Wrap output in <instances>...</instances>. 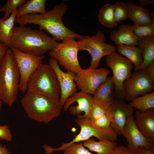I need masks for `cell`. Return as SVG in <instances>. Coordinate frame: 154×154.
<instances>
[{
	"label": "cell",
	"instance_id": "6da1fadb",
	"mask_svg": "<svg viewBox=\"0 0 154 154\" xmlns=\"http://www.w3.org/2000/svg\"><path fill=\"white\" fill-rule=\"evenodd\" d=\"M68 9V6L62 2L44 14H32L16 18L15 23L19 25H38L39 29L46 31L56 41H62L71 38L78 39L88 37L77 34L64 25L62 17Z\"/></svg>",
	"mask_w": 154,
	"mask_h": 154
},
{
	"label": "cell",
	"instance_id": "7a4b0ae2",
	"mask_svg": "<svg viewBox=\"0 0 154 154\" xmlns=\"http://www.w3.org/2000/svg\"><path fill=\"white\" fill-rule=\"evenodd\" d=\"M10 42V48L39 56H44L59 43L42 30L22 25L15 26Z\"/></svg>",
	"mask_w": 154,
	"mask_h": 154
},
{
	"label": "cell",
	"instance_id": "3957f363",
	"mask_svg": "<svg viewBox=\"0 0 154 154\" xmlns=\"http://www.w3.org/2000/svg\"><path fill=\"white\" fill-rule=\"evenodd\" d=\"M21 100L28 117L39 123H47L60 114L63 106L60 100L27 90Z\"/></svg>",
	"mask_w": 154,
	"mask_h": 154
},
{
	"label": "cell",
	"instance_id": "277c9868",
	"mask_svg": "<svg viewBox=\"0 0 154 154\" xmlns=\"http://www.w3.org/2000/svg\"><path fill=\"white\" fill-rule=\"evenodd\" d=\"M20 80L19 72L9 48L0 62V100L10 107L17 99Z\"/></svg>",
	"mask_w": 154,
	"mask_h": 154
},
{
	"label": "cell",
	"instance_id": "5b68a950",
	"mask_svg": "<svg viewBox=\"0 0 154 154\" xmlns=\"http://www.w3.org/2000/svg\"><path fill=\"white\" fill-rule=\"evenodd\" d=\"M27 90L60 100L59 82L54 71L49 64H42L31 75Z\"/></svg>",
	"mask_w": 154,
	"mask_h": 154
},
{
	"label": "cell",
	"instance_id": "8992f818",
	"mask_svg": "<svg viewBox=\"0 0 154 154\" xmlns=\"http://www.w3.org/2000/svg\"><path fill=\"white\" fill-rule=\"evenodd\" d=\"M77 117L75 122L80 127V130L79 133L71 141L62 143L58 147L53 148L47 145L45 148L46 154H51L55 151H63L72 143L86 141L92 137H96L99 140L107 139L116 141L117 139L118 135L111 127L107 129L99 128L94 125L89 119L84 117L81 115Z\"/></svg>",
	"mask_w": 154,
	"mask_h": 154
},
{
	"label": "cell",
	"instance_id": "52a82bcc",
	"mask_svg": "<svg viewBox=\"0 0 154 154\" xmlns=\"http://www.w3.org/2000/svg\"><path fill=\"white\" fill-rule=\"evenodd\" d=\"M106 63L112 72L114 92L117 98L123 100L125 99L123 83L131 76L133 64L127 58L120 55L116 51L106 56Z\"/></svg>",
	"mask_w": 154,
	"mask_h": 154
},
{
	"label": "cell",
	"instance_id": "ba28073f",
	"mask_svg": "<svg viewBox=\"0 0 154 154\" xmlns=\"http://www.w3.org/2000/svg\"><path fill=\"white\" fill-rule=\"evenodd\" d=\"M106 40L105 35L101 31L91 37L78 39L80 50L87 51L91 56L90 65L87 68H98L103 57L116 51L115 46L104 42Z\"/></svg>",
	"mask_w": 154,
	"mask_h": 154
},
{
	"label": "cell",
	"instance_id": "9c48e42d",
	"mask_svg": "<svg viewBox=\"0 0 154 154\" xmlns=\"http://www.w3.org/2000/svg\"><path fill=\"white\" fill-rule=\"evenodd\" d=\"M80 50L79 45L73 38L64 40L48 52L51 58L56 60L58 64L67 71L76 74L82 68L79 62L78 55Z\"/></svg>",
	"mask_w": 154,
	"mask_h": 154
},
{
	"label": "cell",
	"instance_id": "30bf717a",
	"mask_svg": "<svg viewBox=\"0 0 154 154\" xmlns=\"http://www.w3.org/2000/svg\"><path fill=\"white\" fill-rule=\"evenodd\" d=\"M12 51L20 74L19 91L27 90L28 80L42 63L44 56H39L22 52L13 48Z\"/></svg>",
	"mask_w": 154,
	"mask_h": 154
},
{
	"label": "cell",
	"instance_id": "8fae6325",
	"mask_svg": "<svg viewBox=\"0 0 154 154\" xmlns=\"http://www.w3.org/2000/svg\"><path fill=\"white\" fill-rule=\"evenodd\" d=\"M154 88V82L144 70L134 71L123 83L125 99L131 101L139 95L150 93Z\"/></svg>",
	"mask_w": 154,
	"mask_h": 154
},
{
	"label": "cell",
	"instance_id": "7c38bea8",
	"mask_svg": "<svg viewBox=\"0 0 154 154\" xmlns=\"http://www.w3.org/2000/svg\"><path fill=\"white\" fill-rule=\"evenodd\" d=\"M110 73L104 68H82L76 74L75 81L81 91L93 95L100 85L108 77Z\"/></svg>",
	"mask_w": 154,
	"mask_h": 154
},
{
	"label": "cell",
	"instance_id": "4fadbf2b",
	"mask_svg": "<svg viewBox=\"0 0 154 154\" xmlns=\"http://www.w3.org/2000/svg\"><path fill=\"white\" fill-rule=\"evenodd\" d=\"M121 135L126 138L129 149L136 151L140 147L148 149L154 147V141L145 137L137 127L133 114L128 118Z\"/></svg>",
	"mask_w": 154,
	"mask_h": 154
},
{
	"label": "cell",
	"instance_id": "5bb4252c",
	"mask_svg": "<svg viewBox=\"0 0 154 154\" xmlns=\"http://www.w3.org/2000/svg\"><path fill=\"white\" fill-rule=\"evenodd\" d=\"M48 62L54 71L59 82L60 101L63 106L68 98L76 92L77 86L75 81L76 73L71 71L64 72L59 67L58 61L53 58H50Z\"/></svg>",
	"mask_w": 154,
	"mask_h": 154
},
{
	"label": "cell",
	"instance_id": "9a60e30c",
	"mask_svg": "<svg viewBox=\"0 0 154 154\" xmlns=\"http://www.w3.org/2000/svg\"><path fill=\"white\" fill-rule=\"evenodd\" d=\"M108 109L111 116V127L117 135H121L128 117L133 114L134 108L123 100L117 98H113Z\"/></svg>",
	"mask_w": 154,
	"mask_h": 154
},
{
	"label": "cell",
	"instance_id": "2e32d148",
	"mask_svg": "<svg viewBox=\"0 0 154 154\" xmlns=\"http://www.w3.org/2000/svg\"><path fill=\"white\" fill-rule=\"evenodd\" d=\"M94 103L92 95L81 91L76 92L68 98L63 108L66 111L69 108L70 113L74 115H80L84 118H89L91 110Z\"/></svg>",
	"mask_w": 154,
	"mask_h": 154
},
{
	"label": "cell",
	"instance_id": "e0dca14e",
	"mask_svg": "<svg viewBox=\"0 0 154 154\" xmlns=\"http://www.w3.org/2000/svg\"><path fill=\"white\" fill-rule=\"evenodd\" d=\"M110 39L116 46H136L138 38L134 34L132 25L125 24L119 25L118 29L112 31Z\"/></svg>",
	"mask_w": 154,
	"mask_h": 154
},
{
	"label": "cell",
	"instance_id": "ac0fdd59",
	"mask_svg": "<svg viewBox=\"0 0 154 154\" xmlns=\"http://www.w3.org/2000/svg\"><path fill=\"white\" fill-rule=\"evenodd\" d=\"M135 124L146 137L154 141V110L149 109L144 112L137 110L134 116Z\"/></svg>",
	"mask_w": 154,
	"mask_h": 154
},
{
	"label": "cell",
	"instance_id": "d6986e66",
	"mask_svg": "<svg viewBox=\"0 0 154 154\" xmlns=\"http://www.w3.org/2000/svg\"><path fill=\"white\" fill-rule=\"evenodd\" d=\"M114 88L112 77H108L100 85L93 95L94 102L101 104L108 107L113 99L112 94Z\"/></svg>",
	"mask_w": 154,
	"mask_h": 154
},
{
	"label": "cell",
	"instance_id": "ffe728a7",
	"mask_svg": "<svg viewBox=\"0 0 154 154\" xmlns=\"http://www.w3.org/2000/svg\"><path fill=\"white\" fill-rule=\"evenodd\" d=\"M136 46L140 50L143 59L139 70H144L154 61V36L138 38Z\"/></svg>",
	"mask_w": 154,
	"mask_h": 154
},
{
	"label": "cell",
	"instance_id": "44dd1931",
	"mask_svg": "<svg viewBox=\"0 0 154 154\" xmlns=\"http://www.w3.org/2000/svg\"><path fill=\"white\" fill-rule=\"evenodd\" d=\"M128 17L134 23L144 25L154 22L150 15L149 10L144 7L138 5L132 2L127 3Z\"/></svg>",
	"mask_w": 154,
	"mask_h": 154
},
{
	"label": "cell",
	"instance_id": "7402d4cb",
	"mask_svg": "<svg viewBox=\"0 0 154 154\" xmlns=\"http://www.w3.org/2000/svg\"><path fill=\"white\" fill-rule=\"evenodd\" d=\"M116 46L117 53L126 58L132 62L134 66V71L139 70L143 61L139 49L135 46L120 44Z\"/></svg>",
	"mask_w": 154,
	"mask_h": 154
},
{
	"label": "cell",
	"instance_id": "603a6c76",
	"mask_svg": "<svg viewBox=\"0 0 154 154\" xmlns=\"http://www.w3.org/2000/svg\"><path fill=\"white\" fill-rule=\"evenodd\" d=\"M16 11L17 9L7 19H4L3 17L0 18V42L9 48L11 46V38L15 26Z\"/></svg>",
	"mask_w": 154,
	"mask_h": 154
},
{
	"label": "cell",
	"instance_id": "cb8c5ba5",
	"mask_svg": "<svg viewBox=\"0 0 154 154\" xmlns=\"http://www.w3.org/2000/svg\"><path fill=\"white\" fill-rule=\"evenodd\" d=\"M46 0L27 1L17 9L16 18L32 14H43L47 11L45 9Z\"/></svg>",
	"mask_w": 154,
	"mask_h": 154
},
{
	"label": "cell",
	"instance_id": "d4e9b609",
	"mask_svg": "<svg viewBox=\"0 0 154 154\" xmlns=\"http://www.w3.org/2000/svg\"><path fill=\"white\" fill-rule=\"evenodd\" d=\"M84 146L98 154H108L117 145L115 141L104 139L95 141L91 139L84 141Z\"/></svg>",
	"mask_w": 154,
	"mask_h": 154
},
{
	"label": "cell",
	"instance_id": "484cf974",
	"mask_svg": "<svg viewBox=\"0 0 154 154\" xmlns=\"http://www.w3.org/2000/svg\"><path fill=\"white\" fill-rule=\"evenodd\" d=\"M127 105L141 112L154 108V92L146 94L141 96L136 97L129 103Z\"/></svg>",
	"mask_w": 154,
	"mask_h": 154
},
{
	"label": "cell",
	"instance_id": "4316f807",
	"mask_svg": "<svg viewBox=\"0 0 154 154\" xmlns=\"http://www.w3.org/2000/svg\"><path fill=\"white\" fill-rule=\"evenodd\" d=\"M97 18L101 24L109 28L118 26L115 20L113 5L107 4L104 5L100 10Z\"/></svg>",
	"mask_w": 154,
	"mask_h": 154
},
{
	"label": "cell",
	"instance_id": "83f0119b",
	"mask_svg": "<svg viewBox=\"0 0 154 154\" xmlns=\"http://www.w3.org/2000/svg\"><path fill=\"white\" fill-rule=\"evenodd\" d=\"M113 11L116 22L120 23L129 19L128 8L127 3L117 2L113 4Z\"/></svg>",
	"mask_w": 154,
	"mask_h": 154
},
{
	"label": "cell",
	"instance_id": "f1b7e54d",
	"mask_svg": "<svg viewBox=\"0 0 154 154\" xmlns=\"http://www.w3.org/2000/svg\"><path fill=\"white\" fill-rule=\"evenodd\" d=\"M132 26L134 34L138 38L154 36V22L144 25L134 23Z\"/></svg>",
	"mask_w": 154,
	"mask_h": 154
},
{
	"label": "cell",
	"instance_id": "f546056e",
	"mask_svg": "<svg viewBox=\"0 0 154 154\" xmlns=\"http://www.w3.org/2000/svg\"><path fill=\"white\" fill-rule=\"evenodd\" d=\"M27 0H8L0 9V12L5 13L3 18L4 19H7L12 13L18 7L25 3Z\"/></svg>",
	"mask_w": 154,
	"mask_h": 154
},
{
	"label": "cell",
	"instance_id": "4dcf8cb0",
	"mask_svg": "<svg viewBox=\"0 0 154 154\" xmlns=\"http://www.w3.org/2000/svg\"><path fill=\"white\" fill-rule=\"evenodd\" d=\"M108 107L97 102H95L92 107L89 118L92 123L104 115Z\"/></svg>",
	"mask_w": 154,
	"mask_h": 154
},
{
	"label": "cell",
	"instance_id": "1f68e13d",
	"mask_svg": "<svg viewBox=\"0 0 154 154\" xmlns=\"http://www.w3.org/2000/svg\"><path fill=\"white\" fill-rule=\"evenodd\" d=\"M85 147L82 143H73L64 149L63 154H95L91 153Z\"/></svg>",
	"mask_w": 154,
	"mask_h": 154
},
{
	"label": "cell",
	"instance_id": "d6a6232c",
	"mask_svg": "<svg viewBox=\"0 0 154 154\" xmlns=\"http://www.w3.org/2000/svg\"><path fill=\"white\" fill-rule=\"evenodd\" d=\"M111 118L110 113L108 109L105 114L96 120L93 123L94 125L98 128L107 129L111 127Z\"/></svg>",
	"mask_w": 154,
	"mask_h": 154
},
{
	"label": "cell",
	"instance_id": "836d02e7",
	"mask_svg": "<svg viewBox=\"0 0 154 154\" xmlns=\"http://www.w3.org/2000/svg\"><path fill=\"white\" fill-rule=\"evenodd\" d=\"M12 135L9 126L6 125H0V139L11 142Z\"/></svg>",
	"mask_w": 154,
	"mask_h": 154
},
{
	"label": "cell",
	"instance_id": "e575fe53",
	"mask_svg": "<svg viewBox=\"0 0 154 154\" xmlns=\"http://www.w3.org/2000/svg\"><path fill=\"white\" fill-rule=\"evenodd\" d=\"M108 154H136V152L123 145H117Z\"/></svg>",
	"mask_w": 154,
	"mask_h": 154
},
{
	"label": "cell",
	"instance_id": "d590c367",
	"mask_svg": "<svg viewBox=\"0 0 154 154\" xmlns=\"http://www.w3.org/2000/svg\"><path fill=\"white\" fill-rule=\"evenodd\" d=\"M144 70L150 79L154 82V61L147 66Z\"/></svg>",
	"mask_w": 154,
	"mask_h": 154
},
{
	"label": "cell",
	"instance_id": "8d00e7d4",
	"mask_svg": "<svg viewBox=\"0 0 154 154\" xmlns=\"http://www.w3.org/2000/svg\"><path fill=\"white\" fill-rule=\"evenodd\" d=\"M136 154H154V147L148 149L144 147H138L135 151Z\"/></svg>",
	"mask_w": 154,
	"mask_h": 154
},
{
	"label": "cell",
	"instance_id": "74e56055",
	"mask_svg": "<svg viewBox=\"0 0 154 154\" xmlns=\"http://www.w3.org/2000/svg\"><path fill=\"white\" fill-rule=\"evenodd\" d=\"M9 48L4 44L0 42V62Z\"/></svg>",
	"mask_w": 154,
	"mask_h": 154
},
{
	"label": "cell",
	"instance_id": "f35d334b",
	"mask_svg": "<svg viewBox=\"0 0 154 154\" xmlns=\"http://www.w3.org/2000/svg\"><path fill=\"white\" fill-rule=\"evenodd\" d=\"M138 1L140 4V6L143 7L154 4V0H139Z\"/></svg>",
	"mask_w": 154,
	"mask_h": 154
},
{
	"label": "cell",
	"instance_id": "ab89813d",
	"mask_svg": "<svg viewBox=\"0 0 154 154\" xmlns=\"http://www.w3.org/2000/svg\"><path fill=\"white\" fill-rule=\"evenodd\" d=\"M0 154H14L8 151L6 145L0 144Z\"/></svg>",
	"mask_w": 154,
	"mask_h": 154
},
{
	"label": "cell",
	"instance_id": "60d3db41",
	"mask_svg": "<svg viewBox=\"0 0 154 154\" xmlns=\"http://www.w3.org/2000/svg\"><path fill=\"white\" fill-rule=\"evenodd\" d=\"M2 102L0 100V114L2 106Z\"/></svg>",
	"mask_w": 154,
	"mask_h": 154
},
{
	"label": "cell",
	"instance_id": "b9f144b4",
	"mask_svg": "<svg viewBox=\"0 0 154 154\" xmlns=\"http://www.w3.org/2000/svg\"></svg>",
	"mask_w": 154,
	"mask_h": 154
}]
</instances>
